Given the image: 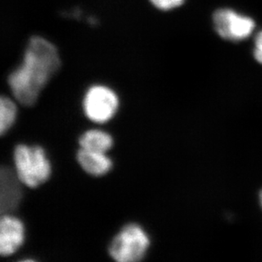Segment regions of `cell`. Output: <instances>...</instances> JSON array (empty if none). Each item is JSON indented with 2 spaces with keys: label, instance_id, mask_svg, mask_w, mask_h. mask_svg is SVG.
<instances>
[{
  "label": "cell",
  "instance_id": "obj_1",
  "mask_svg": "<svg viewBox=\"0 0 262 262\" xmlns=\"http://www.w3.org/2000/svg\"><path fill=\"white\" fill-rule=\"evenodd\" d=\"M60 66L55 45L39 36L32 37L26 48L21 64L8 78L13 95L24 106H32Z\"/></svg>",
  "mask_w": 262,
  "mask_h": 262
},
{
  "label": "cell",
  "instance_id": "obj_2",
  "mask_svg": "<svg viewBox=\"0 0 262 262\" xmlns=\"http://www.w3.org/2000/svg\"><path fill=\"white\" fill-rule=\"evenodd\" d=\"M15 172L24 185L37 188L50 178L51 166L40 146L19 144L14 152Z\"/></svg>",
  "mask_w": 262,
  "mask_h": 262
},
{
  "label": "cell",
  "instance_id": "obj_3",
  "mask_svg": "<svg viewBox=\"0 0 262 262\" xmlns=\"http://www.w3.org/2000/svg\"><path fill=\"white\" fill-rule=\"evenodd\" d=\"M150 240L144 229L137 224H128L112 240L109 253L118 262H136L143 260Z\"/></svg>",
  "mask_w": 262,
  "mask_h": 262
},
{
  "label": "cell",
  "instance_id": "obj_4",
  "mask_svg": "<svg viewBox=\"0 0 262 262\" xmlns=\"http://www.w3.org/2000/svg\"><path fill=\"white\" fill-rule=\"evenodd\" d=\"M118 106L117 94L104 85H94L89 88L83 99L85 115L96 123L110 121L117 113Z\"/></svg>",
  "mask_w": 262,
  "mask_h": 262
},
{
  "label": "cell",
  "instance_id": "obj_5",
  "mask_svg": "<svg viewBox=\"0 0 262 262\" xmlns=\"http://www.w3.org/2000/svg\"><path fill=\"white\" fill-rule=\"evenodd\" d=\"M213 23L221 37L233 42L246 39L255 28L253 19L231 9L216 10L213 15Z\"/></svg>",
  "mask_w": 262,
  "mask_h": 262
},
{
  "label": "cell",
  "instance_id": "obj_6",
  "mask_svg": "<svg viewBox=\"0 0 262 262\" xmlns=\"http://www.w3.org/2000/svg\"><path fill=\"white\" fill-rule=\"evenodd\" d=\"M15 171L3 166L0 171V212L12 214L17 210L23 199V188Z\"/></svg>",
  "mask_w": 262,
  "mask_h": 262
},
{
  "label": "cell",
  "instance_id": "obj_7",
  "mask_svg": "<svg viewBox=\"0 0 262 262\" xmlns=\"http://www.w3.org/2000/svg\"><path fill=\"white\" fill-rule=\"evenodd\" d=\"M25 228L23 222L12 214L2 215L0 221V254L10 256L23 245Z\"/></svg>",
  "mask_w": 262,
  "mask_h": 262
},
{
  "label": "cell",
  "instance_id": "obj_8",
  "mask_svg": "<svg viewBox=\"0 0 262 262\" xmlns=\"http://www.w3.org/2000/svg\"><path fill=\"white\" fill-rule=\"evenodd\" d=\"M77 161L87 173L95 177L105 175L112 168V161L105 153L80 148L77 155Z\"/></svg>",
  "mask_w": 262,
  "mask_h": 262
},
{
  "label": "cell",
  "instance_id": "obj_9",
  "mask_svg": "<svg viewBox=\"0 0 262 262\" xmlns=\"http://www.w3.org/2000/svg\"><path fill=\"white\" fill-rule=\"evenodd\" d=\"M81 148L87 150L106 153L113 145V139L109 134L100 130H89L79 139Z\"/></svg>",
  "mask_w": 262,
  "mask_h": 262
},
{
  "label": "cell",
  "instance_id": "obj_10",
  "mask_svg": "<svg viewBox=\"0 0 262 262\" xmlns=\"http://www.w3.org/2000/svg\"><path fill=\"white\" fill-rule=\"evenodd\" d=\"M17 109L15 103L7 97L0 99V134H6L15 123Z\"/></svg>",
  "mask_w": 262,
  "mask_h": 262
},
{
  "label": "cell",
  "instance_id": "obj_11",
  "mask_svg": "<svg viewBox=\"0 0 262 262\" xmlns=\"http://www.w3.org/2000/svg\"><path fill=\"white\" fill-rule=\"evenodd\" d=\"M151 4L161 10H171L179 7L184 3V0H149Z\"/></svg>",
  "mask_w": 262,
  "mask_h": 262
},
{
  "label": "cell",
  "instance_id": "obj_12",
  "mask_svg": "<svg viewBox=\"0 0 262 262\" xmlns=\"http://www.w3.org/2000/svg\"><path fill=\"white\" fill-rule=\"evenodd\" d=\"M254 56L255 59L262 64V31H260L255 37Z\"/></svg>",
  "mask_w": 262,
  "mask_h": 262
},
{
  "label": "cell",
  "instance_id": "obj_13",
  "mask_svg": "<svg viewBox=\"0 0 262 262\" xmlns=\"http://www.w3.org/2000/svg\"><path fill=\"white\" fill-rule=\"evenodd\" d=\"M260 205H261V207H262V190L260 193Z\"/></svg>",
  "mask_w": 262,
  "mask_h": 262
}]
</instances>
